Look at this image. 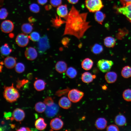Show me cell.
<instances>
[{"mask_svg": "<svg viewBox=\"0 0 131 131\" xmlns=\"http://www.w3.org/2000/svg\"><path fill=\"white\" fill-rule=\"evenodd\" d=\"M88 13H80L72 6L67 15L64 18L65 25L63 35L74 36L80 40L91 25L87 20Z\"/></svg>", "mask_w": 131, "mask_h": 131, "instance_id": "6da1fadb", "label": "cell"}, {"mask_svg": "<svg viewBox=\"0 0 131 131\" xmlns=\"http://www.w3.org/2000/svg\"><path fill=\"white\" fill-rule=\"evenodd\" d=\"M5 87L3 93V96L8 102L12 103L16 101L19 97V94L18 90L13 86Z\"/></svg>", "mask_w": 131, "mask_h": 131, "instance_id": "7a4b0ae2", "label": "cell"}, {"mask_svg": "<svg viewBox=\"0 0 131 131\" xmlns=\"http://www.w3.org/2000/svg\"><path fill=\"white\" fill-rule=\"evenodd\" d=\"M85 5L89 11L91 12L99 11L103 6L101 0H86Z\"/></svg>", "mask_w": 131, "mask_h": 131, "instance_id": "3957f363", "label": "cell"}, {"mask_svg": "<svg viewBox=\"0 0 131 131\" xmlns=\"http://www.w3.org/2000/svg\"><path fill=\"white\" fill-rule=\"evenodd\" d=\"M84 93L78 89H73L69 90L68 93V97L70 100L73 103L79 101L84 96Z\"/></svg>", "mask_w": 131, "mask_h": 131, "instance_id": "277c9868", "label": "cell"}, {"mask_svg": "<svg viewBox=\"0 0 131 131\" xmlns=\"http://www.w3.org/2000/svg\"><path fill=\"white\" fill-rule=\"evenodd\" d=\"M114 64L113 62L107 60H99L97 63V66L99 69L103 73L109 72Z\"/></svg>", "mask_w": 131, "mask_h": 131, "instance_id": "5b68a950", "label": "cell"}, {"mask_svg": "<svg viewBox=\"0 0 131 131\" xmlns=\"http://www.w3.org/2000/svg\"><path fill=\"white\" fill-rule=\"evenodd\" d=\"M39 51L42 53L46 51L50 47L48 38L46 35L40 38L38 43Z\"/></svg>", "mask_w": 131, "mask_h": 131, "instance_id": "8992f818", "label": "cell"}, {"mask_svg": "<svg viewBox=\"0 0 131 131\" xmlns=\"http://www.w3.org/2000/svg\"><path fill=\"white\" fill-rule=\"evenodd\" d=\"M29 37L27 35L24 33H20L17 35L16 39V44L21 47L26 46L29 42Z\"/></svg>", "mask_w": 131, "mask_h": 131, "instance_id": "52a82bcc", "label": "cell"}, {"mask_svg": "<svg viewBox=\"0 0 131 131\" xmlns=\"http://www.w3.org/2000/svg\"><path fill=\"white\" fill-rule=\"evenodd\" d=\"M0 28L2 32L5 33H9L13 30L14 28V25L11 21L6 20L2 22Z\"/></svg>", "mask_w": 131, "mask_h": 131, "instance_id": "ba28073f", "label": "cell"}, {"mask_svg": "<svg viewBox=\"0 0 131 131\" xmlns=\"http://www.w3.org/2000/svg\"><path fill=\"white\" fill-rule=\"evenodd\" d=\"M58 110V106L54 103L51 106H47L45 110V114L48 117H52L56 114Z\"/></svg>", "mask_w": 131, "mask_h": 131, "instance_id": "9c48e42d", "label": "cell"}, {"mask_svg": "<svg viewBox=\"0 0 131 131\" xmlns=\"http://www.w3.org/2000/svg\"><path fill=\"white\" fill-rule=\"evenodd\" d=\"M117 10L119 13L125 16L131 22V3L122 7L118 8Z\"/></svg>", "mask_w": 131, "mask_h": 131, "instance_id": "30bf717a", "label": "cell"}, {"mask_svg": "<svg viewBox=\"0 0 131 131\" xmlns=\"http://www.w3.org/2000/svg\"><path fill=\"white\" fill-rule=\"evenodd\" d=\"M63 124L62 121L57 117L52 119L51 120L50 123V125L52 129L55 130H58L61 129Z\"/></svg>", "mask_w": 131, "mask_h": 131, "instance_id": "8fae6325", "label": "cell"}, {"mask_svg": "<svg viewBox=\"0 0 131 131\" xmlns=\"http://www.w3.org/2000/svg\"><path fill=\"white\" fill-rule=\"evenodd\" d=\"M25 55L27 59L32 60L35 59L37 57V53L36 49L34 48L29 47L26 49Z\"/></svg>", "mask_w": 131, "mask_h": 131, "instance_id": "7c38bea8", "label": "cell"}, {"mask_svg": "<svg viewBox=\"0 0 131 131\" xmlns=\"http://www.w3.org/2000/svg\"><path fill=\"white\" fill-rule=\"evenodd\" d=\"M12 116L13 118L16 121L20 122L24 119L25 114L23 110L19 108H17L14 111Z\"/></svg>", "mask_w": 131, "mask_h": 131, "instance_id": "4fadbf2b", "label": "cell"}, {"mask_svg": "<svg viewBox=\"0 0 131 131\" xmlns=\"http://www.w3.org/2000/svg\"><path fill=\"white\" fill-rule=\"evenodd\" d=\"M57 12L58 16L65 18L67 16L69 13L67 5H61L59 6L57 8Z\"/></svg>", "mask_w": 131, "mask_h": 131, "instance_id": "5bb4252c", "label": "cell"}, {"mask_svg": "<svg viewBox=\"0 0 131 131\" xmlns=\"http://www.w3.org/2000/svg\"><path fill=\"white\" fill-rule=\"evenodd\" d=\"M71 101L69 99L65 97H63L61 98L58 101L59 106L61 108L67 109L71 106Z\"/></svg>", "mask_w": 131, "mask_h": 131, "instance_id": "9a60e30c", "label": "cell"}, {"mask_svg": "<svg viewBox=\"0 0 131 131\" xmlns=\"http://www.w3.org/2000/svg\"><path fill=\"white\" fill-rule=\"evenodd\" d=\"M105 77L106 80L108 83H111L116 81L117 78V75L115 72H108L106 74Z\"/></svg>", "mask_w": 131, "mask_h": 131, "instance_id": "2e32d148", "label": "cell"}, {"mask_svg": "<svg viewBox=\"0 0 131 131\" xmlns=\"http://www.w3.org/2000/svg\"><path fill=\"white\" fill-rule=\"evenodd\" d=\"M96 76L92 75L90 72H85L83 73L81 76V79L82 82L84 83H88L92 82Z\"/></svg>", "mask_w": 131, "mask_h": 131, "instance_id": "e0dca14e", "label": "cell"}, {"mask_svg": "<svg viewBox=\"0 0 131 131\" xmlns=\"http://www.w3.org/2000/svg\"><path fill=\"white\" fill-rule=\"evenodd\" d=\"M55 68L57 72L60 73H62L66 71L67 69V66L65 62L60 61L57 62Z\"/></svg>", "mask_w": 131, "mask_h": 131, "instance_id": "ac0fdd59", "label": "cell"}, {"mask_svg": "<svg viewBox=\"0 0 131 131\" xmlns=\"http://www.w3.org/2000/svg\"><path fill=\"white\" fill-rule=\"evenodd\" d=\"M107 123V122L105 119L104 118L100 117L98 118L96 120L95 125L98 129L102 130L106 128Z\"/></svg>", "mask_w": 131, "mask_h": 131, "instance_id": "d6986e66", "label": "cell"}, {"mask_svg": "<svg viewBox=\"0 0 131 131\" xmlns=\"http://www.w3.org/2000/svg\"><path fill=\"white\" fill-rule=\"evenodd\" d=\"M4 64L7 68H12L15 66L16 64V60L13 57H8L5 59Z\"/></svg>", "mask_w": 131, "mask_h": 131, "instance_id": "ffe728a7", "label": "cell"}, {"mask_svg": "<svg viewBox=\"0 0 131 131\" xmlns=\"http://www.w3.org/2000/svg\"><path fill=\"white\" fill-rule=\"evenodd\" d=\"M93 64V62L91 59L89 58H86L82 61L81 66L82 68L84 69L88 70L91 68Z\"/></svg>", "mask_w": 131, "mask_h": 131, "instance_id": "44dd1931", "label": "cell"}, {"mask_svg": "<svg viewBox=\"0 0 131 131\" xmlns=\"http://www.w3.org/2000/svg\"><path fill=\"white\" fill-rule=\"evenodd\" d=\"M105 45L108 48H113L115 45L116 41L115 39L111 36L107 37L104 39Z\"/></svg>", "mask_w": 131, "mask_h": 131, "instance_id": "7402d4cb", "label": "cell"}, {"mask_svg": "<svg viewBox=\"0 0 131 131\" xmlns=\"http://www.w3.org/2000/svg\"><path fill=\"white\" fill-rule=\"evenodd\" d=\"M115 122L117 125L122 126H124L126 123V119L123 115L120 114L116 116L115 119Z\"/></svg>", "mask_w": 131, "mask_h": 131, "instance_id": "603a6c76", "label": "cell"}, {"mask_svg": "<svg viewBox=\"0 0 131 131\" xmlns=\"http://www.w3.org/2000/svg\"><path fill=\"white\" fill-rule=\"evenodd\" d=\"M35 125L37 129L40 130H42L46 128L47 124L44 122L43 118H40L35 121Z\"/></svg>", "mask_w": 131, "mask_h": 131, "instance_id": "cb8c5ba5", "label": "cell"}, {"mask_svg": "<svg viewBox=\"0 0 131 131\" xmlns=\"http://www.w3.org/2000/svg\"><path fill=\"white\" fill-rule=\"evenodd\" d=\"M45 85V82L43 80L41 79L36 80L34 83V88L38 91H41L44 90Z\"/></svg>", "mask_w": 131, "mask_h": 131, "instance_id": "d4e9b609", "label": "cell"}, {"mask_svg": "<svg viewBox=\"0 0 131 131\" xmlns=\"http://www.w3.org/2000/svg\"><path fill=\"white\" fill-rule=\"evenodd\" d=\"M51 22L53 26L56 28L59 27L66 23L65 21L62 20L60 17L57 16L55 18L52 19Z\"/></svg>", "mask_w": 131, "mask_h": 131, "instance_id": "484cf974", "label": "cell"}, {"mask_svg": "<svg viewBox=\"0 0 131 131\" xmlns=\"http://www.w3.org/2000/svg\"><path fill=\"white\" fill-rule=\"evenodd\" d=\"M94 17L95 20L98 23L102 24L105 18V15L103 13L99 10L95 12Z\"/></svg>", "mask_w": 131, "mask_h": 131, "instance_id": "4316f807", "label": "cell"}, {"mask_svg": "<svg viewBox=\"0 0 131 131\" xmlns=\"http://www.w3.org/2000/svg\"><path fill=\"white\" fill-rule=\"evenodd\" d=\"M121 74L124 78H127L131 77V67L128 66L123 67L121 71Z\"/></svg>", "mask_w": 131, "mask_h": 131, "instance_id": "83f0119b", "label": "cell"}, {"mask_svg": "<svg viewBox=\"0 0 131 131\" xmlns=\"http://www.w3.org/2000/svg\"><path fill=\"white\" fill-rule=\"evenodd\" d=\"M91 52L95 54H99L103 51V46L98 43L93 45L91 47Z\"/></svg>", "mask_w": 131, "mask_h": 131, "instance_id": "f1b7e54d", "label": "cell"}, {"mask_svg": "<svg viewBox=\"0 0 131 131\" xmlns=\"http://www.w3.org/2000/svg\"><path fill=\"white\" fill-rule=\"evenodd\" d=\"M77 71L76 69L72 67H70L67 69L66 71V74L69 78L73 79L75 78L77 74Z\"/></svg>", "mask_w": 131, "mask_h": 131, "instance_id": "f546056e", "label": "cell"}, {"mask_svg": "<svg viewBox=\"0 0 131 131\" xmlns=\"http://www.w3.org/2000/svg\"><path fill=\"white\" fill-rule=\"evenodd\" d=\"M21 29L22 31L24 33L28 34L32 32L33 27L30 23H25L22 25Z\"/></svg>", "mask_w": 131, "mask_h": 131, "instance_id": "4dcf8cb0", "label": "cell"}, {"mask_svg": "<svg viewBox=\"0 0 131 131\" xmlns=\"http://www.w3.org/2000/svg\"><path fill=\"white\" fill-rule=\"evenodd\" d=\"M12 51V49L10 48L7 43L5 44L1 47L0 52L3 55H8Z\"/></svg>", "mask_w": 131, "mask_h": 131, "instance_id": "1f68e13d", "label": "cell"}, {"mask_svg": "<svg viewBox=\"0 0 131 131\" xmlns=\"http://www.w3.org/2000/svg\"><path fill=\"white\" fill-rule=\"evenodd\" d=\"M46 106L45 104L42 102L37 103L35 105V109L37 112L42 113L45 111Z\"/></svg>", "mask_w": 131, "mask_h": 131, "instance_id": "d6a6232c", "label": "cell"}, {"mask_svg": "<svg viewBox=\"0 0 131 131\" xmlns=\"http://www.w3.org/2000/svg\"><path fill=\"white\" fill-rule=\"evenodd\" d=\"M123 97L127 101H131V89H127L125 90L123 93Z\"/></svg>", "mask_w": 131, "mask_h": 131, "instance_id": "836d02e7", "label": "cell"}, {"mask_svg": "<svg viewBox=\"0 0 131 131\" xmlns=\"http://www.w3.org/2000/svg\"><path fill=\"white\" fill-rule=\"evenodd\" d=\"M29 38L33 41H38L40 39V35L38 32H33L31 33L29 36Z\"/></svg>", "mask_w": 131, "mask_h": 131, "instance_id": "e575fe53", "label": "cell"}, {"mask_svg": "<svg viewBox=\"0 0 131 131\" xmlns=\"http://www.w3.org/2000/svg\"><path fill=\"white\" fill-rule=\"evenodd\" d=\"M15 66V71L18 73H22L25 70V66L24 65L21 63L19 62L17 63Z\"/></svg>", "mask_w": 131, "mask_h": 131, "instance_id": "d590c367", "label": "cell"}, {"mask_svg": "<svg viewBox=\"0 0 131 131\" xmlns=\"http://www.w3.org/2000/svg\"><path fill=\"white\" fill-rule=\"evenodd\" d=\"M30 10L33 13H37L40 11V7L38 5L35 3L31 4L29 6Z\"/></svg>", "mask_w": 131, "mask_h": 131, "instance_id": "8d00e7d4", "label": "cell"}, {"mask_svg": "<svg viewBox=\"0 0 131 131\" xmlns=\"http://www.w3.org/2000/svg\"><path fill=\"white\" fill-rule=\"evenodd\" d=\"M8 13L7 10L4 8H1L0 10V18L1 19H5L7 17Z\"/></svg>", "mask_w": 131, "mask_h": 131, "instance_id": "74e56055", "label": "cell"}, {"mask_svg": "<svg viewBox=\"0 0 131 131\" xmlns=\"http://www.w3.org/2000/svg\"><path fill=\"white\" fill-rule=\"evenodd\" d=\"M69 91V89L67 88L62 90H59L56 91L55 95L58 97H60L62 95L67 94Z\"/></svg>", "mask_w": 131, "mask_h": 131, "instance_id": "f35d334b", "label": "cell"}, {"mask_svg": "<svg viewBox=\"0 0 131 131\" xmlns=\"http://www.w3.org/2000/svg\"><path fill=\"white\" fill-rule=\"evenodd\" d=\"M43 102L47 106H51L54 103L52 99L50 97H47L45 98Z\"/></svg>", "mask_w": 131, "mask_h": 131, "instance_id": "ab89813d", "label": "cell"}, {"mask_svg": "<svg viewBox=\"0 0 131 131\" xmlns=\"http://www.w3.org/2000/svg\"><path fill=\"white\" fill-rule=\"evenodd\" d=\"M51 5L54 7H58L61 5L62 3V0H50Z\"/></svg>", "mask_w": 131, "mask_h": 131, "instance_id": "60d3db41", "label": "cell"}, {"mask_svg": "<svg viewBox=\"0 0 131 131\" xmlns=\"http://www.w3.org/2000/svg\"><path fill=\"white\" fill-rule=\"evenodd\" d=\"M106 130L107 131H119L118 127L117 125L114 124H111L108 126L106 128Z\"/></svg>", "mask_w": 131, "mask_h": 131, "instance_id": "b9f144b4", "label": "cell"}, {"mask_svg": "<svg viewBox=\"0 0 131 131\" xmlns=\"http://www.w3.org/2000/svg\"><path fill=\"white\" fill-rule=\"evenodd\" d=\"M70 39L68 37H65L63 38L61 41V43L65 47H66L70 41Z\"/></svg>", "mask_w": 131, "mask_h": 131, "instance_id": "7bdbcfd3", "label": "cell"}, {"mask_svg": "<svg viewBox=\"0 0 131 131\" xmlns=\"http://www.w3.org/2000/svg\"><path fill=\"white\" fill-rule=\"evenodd\" d=\"M27 80H25L18 81L16 85L17 88L19 89L23 85L27 82Z\"/></svg>", "mask_w": 131, "mask_h": 131, "instance_id": "ee69618b", "label": "cell"}, {"mask_svg": "<svg viewBox=\"0 0 131 131\" xmlns=\"http://www.w3.org/2000/svg\"><path fill=\"white\" fill-rule=\"evenodd\" d=\"M123 6L131 3V0H120Z\"/></svg>", "mask_w": 131, "mask_h": 131, "instance_id": "f6af8a7d", "label": "cell"}, {"mask_svg": "<svg viewBox=\"0 0 131 131\" xmlns=\"http://www.w3.org/2000/svg\"><path fill=\"white\" fill-rule=\"evenodd\" d=\"M17 131H31L30 129L28 127H21L17 130Z\"/></svg>", "mask_w": 131, "mask_h": 131, "instance_id": "bcb514c9", "label": "cell"}, {"mask_svg": "<svg viewBox=\"0 0 131 131\" xmlns=\"http://www.w3.org/2000/svg\"><path fill=\"white\" fill-rule=\"evenodd\" d=\"M38 3L40 5H43L46 4L48 0H37Z\"/></svg>", "mask_w": 131, "mask_h": 131, "instance_id": "7dc6e473", "label": "cell"}, {"mask_svg": "<svg viewBox=\"0 0 131 131\" xmlns=\"http://www.w3.org/2000/svg\"><path fill=\"white\" fill-rule=\"evenodd\" d=\"M70 3L72 4H75L77 3L79 0H67Z\"/></svg>", "mask_w": 131, "mask_h": 131, "instance_id": "c3c4849f", "label": "cell"}, {"mask_svg": "<svg viewBox=\"0 0 131 131\" xmlns=\"http://www.w3.org/2000/svg\"><path fill=\"white\" fill-rule=\"evenodd\" d=\"M102 89L104 90H106L107 89V87L105 85H104L102 86Z\"/></svg>", "mask_w": 131, "mask_h": 131, "instance_id": "681fc988", "label": "cell"}, {"mask_svg": "<svg viewBox=\"0 0 131 131\" xmlns=\"http://www.w3.org/2000/svg\"><path fill=\"white\" fill-rule=\"evenodd\" d=\"M2 65H1L0 66V72H1V71H2V68L3 67V66H2Z\"/></svg>", "mask_w": 131, "mask_h": 131, "instance_id": "f907efd6", "label": "cell"}]
</instances>
